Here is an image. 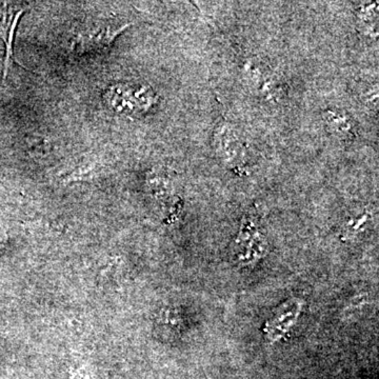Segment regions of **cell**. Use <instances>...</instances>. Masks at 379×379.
<instances>
[{
    "label": "cell",
    "mask_w": 379,
    "mask_h": 379,
    "mask_svg": "<svg viewBox=\"0 0 379 379\" xmlns=\"http://www.w3.org/2000/svg\"><path fill=\"white\" fill-rule=\"evenodd\" d=\"M323 119L327 130L341 139L350 141L357 137L355 121L343 111L329 110L323 113Z\"/></svg>",
    "instance_id": "277c9868"
},
{
    "label": "cell",
    "mask_w": 379,
    "mask_h": 379,
    "mask_svg": "<svg viewBox=\"0 0 379 379\" xmlns=\"http://www.w3.org/2000/svg\"><path fill=\"white\" fill-rule=\"evenodd\" d=\"M29 9V3L3 1L0 3V39L5 42L6 55L3 79L6 80L12 63H17L14 57L13 43L16 29L20 18Z\"/></svg>",
    "instance_id": "7a4b0ae2"
},
{
    "label": "cell",
    "mask_w": 379,
    "mask_h": 379,
    "mask_svg": "<svg viewBox=\"0 0 379 379\" xmlns=\"http://www.w3.org/2000/svg\"><path fill=\"white\" fill-rule=\"evenodd\" d=\"M375 10H377V3L376 5L372 3V5L366 6L358 12V20L362 24V28L372 31V32H374L375 24H377V16H378Z\"/></svg>",
    "instance_id": "8992f818"
},
{
    "label": "cell",
    "mask_w": 379,
    "mask_h": 379,
    "mask_svg": "<svg viewBox=\"0 0 379 379\" xmlns=\"http://www.w3.org/2000/svg\"><path fill=\"white\" fill-rule=\"evenodd\" d=\"M131 26V22L114 16L88 18L76 30L72 39V50L77 55L104 52L112 47L117 36Z\"/></svg>",
    "instance_id": "6da1fadb"
},
{
    "label": "cell",
    "mask_w": 379,
    "mask_h": 379,
    "mask_svg": "<svg viewBox=\"0 0 379 379\" xmlns=\"http://www.w3.org/2000/svg\"><path fill=\"white\" fill-rule=\"evenodd\" d=\"M219 150L224 155V160L229 164L242 162V142L237 140L234 132L222 127L219 136Z\"/></svg>",
    "instance_id": "5b68a950"
},
{
    "label": "cell",
    "mask_w": 379,
    "mask_h": 379,
    "mask_svg": "<svg viewBox=\"0 0 379 379\" xmlns=\"http://www.w3.org/2000/svg\"><path fill=\"white\" fill-rule=\"evenodd\" d=\"M111 107L119 112H145L156 102V96L151 88L140 86L134 90L131 86H114L109 92Z\"/></svg>",
    "instance_id": "3957f363"
}]
</instances>
